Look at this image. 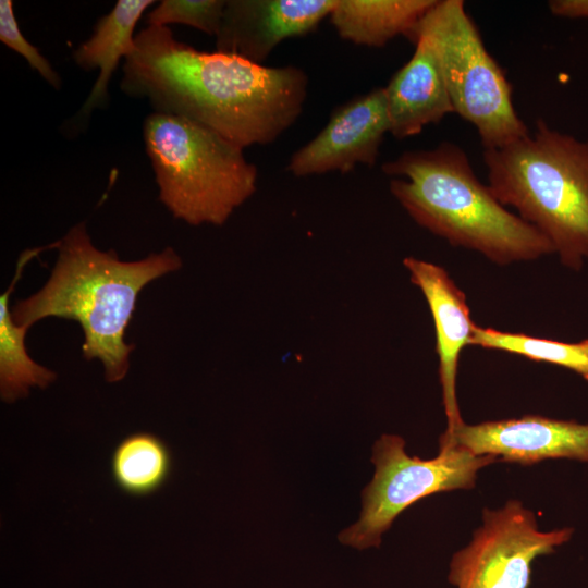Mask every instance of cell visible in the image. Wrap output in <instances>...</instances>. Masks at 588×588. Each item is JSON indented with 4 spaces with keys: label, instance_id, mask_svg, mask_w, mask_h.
<instances>
[{
    "label": "cell",
    "instance_id": "52a82bcc",
    "mask_svg": "<svg viewBox=\"0 0 588 588\" xmlns=\"http://www.w3.org/2000/svg\"><path fill=\"white\" fill-rule=\"evenodd\" d=\"M498 461L456 445L422 460L407 454L402 437L384 433L372 446L375 474L362 492L359 518L339 540L358 550L378 548L405 509L433 493L474 488L478 473Z\"/></svg>",
    "mask_w": 588,
    "mask_h": 588
},
{
    "label": "cell",
    "instance_id": "5bb4252c",
    "mask_svg": "<svg viewBox=\"0 0 588 588\" xmlns=\"http://www.w3.org/2000/svg\"><path fill=\"white\" fill-rule=\"evenodd\" d=\"M155 3L151 0H119L113 9L101 16L91 36L73 52V60L83 70H99L98 77L76 114L82 121L97 108L108 105V86L120 60L135 49L134 29L144 12Z\"/></svg>",
    "mask_w": 588,
    "mask_h": 588
},
{
    "label": "cell",
    "instance_id": "3957f363",
    "mask_svg": "<svg viewBox=\"0 0 588 588\" xmlns=\"http://www.w3.org/2000/svg\"><path fill=\"white\" fill-rule=\"evenodd\" d=\"M390 192L409 217L451 245L479 253L499 266L553 254L550 242L509 211L476 176L466 152L442 142L408 150L382 164Z\"/></svg>",
    "mask_w": 588,
    "mask_h": 588
},
{
    "label": "cell",
    "instance_id": "9a60e30c",
    "mask_svg": "<svg viewBox=\"0 0 588 588\" xmlns=\"http://www.w3.org/2000/svg\"><path fill=\"white\" fill-rule=\"evenodd\" d=\"M437 0H338L330 21L338 35L355 45L384 47L406 36Z\"/></svg>",
    "mask_w": 588,
    "mask_h": 588
},
{
    "label": "cell",
    "instance_id": "44dd1931",
    "mask_svg": "<svg viewBox=\"0 0 588 588\" xmlns=\"http://www.w3.org/2000/svg\"><path fill=\"white\" fill-rule=\"evenodd\" d=\"M548 7L552 14L567 19H588V0H552Z\"/></svg>",
    "mask_w": 588,
    "mask_h": 588
},
{
    "label": "cell",
    "instance_id": "30bf717a",
    "mask_svg": "<svg viewBox=\"0 0 588 588\" xmlns=\"http://www.w3.org/2000/svg\"><path fill=\"white\" fill-rule=\"evenodd\" d=\"M440 448L461 446L476 455L530 465L549 458L588 463V424L540 415L464 422Z\"/></svg>",
    "mask_w": 588,
    "mask_h": 588
},
{
    "label": "cell",
    "instance_id": "ba28073f",
    "mask_svg": "<svg viewBox=\"0 0 588 588\" xmlns=\"http://www.w3.org/2000/svg\"><path fill=\"white\" fill-rule=\"evenodd\" d=\"M573 534L571 527L541 530L534 512L517 500L485 509L470 542L451 559L449 581L455 588H528L534 560Z\"/></svg>",
    "mask_w": 588,
    "mask_h": 588
},
{
    "label": "cell",
    "instance_id": "e0dca14e",
    "mask_svg": "<svg viewBox=\"0 0 588 588\" xmlns=\"http://www.w3.org/2000/svg\"><path fill=\"white\" fill-rule=\"evenodd\" d=\"M173 469V455L167 442L148 431L125 436L114 446L110 473L114 485L131 497H148L159 491Z\"/></svg>",
    "mask_w": 588,
    "mask_h": 588
},
{
    "label": "cell",
    "instance_id": "ac0fdd59",
    "mask_svg": "<svg viewBox=\"0 0 588 588\" xmlns=\"http://www.w3.org/2000/svg\"><path fill=\"white\" fill-rule=\"evenodd\" d=\"M470 345L555 365L577 373L588 382V339L563 342L475 324Z\"/></svg>",
    "mask_w": 588,
    "mask_h": 588
},
{
    "label": "cell",
    "instance_id": "8992f818",
    "mask_svg": "<svg viewBox=\"0 0 588 588\" xmlns=\"http://www.w3.org/2000/svg\"><path fill=\"white\" fill-rule=\"evenodd\" d=\"M426 40L442 72L454 112L471 123L485 149L529 134L515 111L512 85L465 10L462 0H437L407 33Z\"/></svg>",
    "mask_w": 588,
    "mask_h": 588
},
{
    "label": "cell",
    "instance_id": "4fadbf2b",
    "mask_svg": "<svg viewBox=\"0 0 588 588\" xmlns=\"http://www.w3.org/2000/svg\"><path fill=\"white\" fill-rule=\"evenodd\" d=\"M412 58L384 87L390 134L402 139L454 112L437 58L424 39H417Z\"/></svg>",
    "mask_w": 588,
    "mask_h": 588
},
{
    "label": "cell",
    "instance_id": "8fae6325",
    "mask_svg": "<svg viewBox=\"0 0 588 588\" xmlns=\"http://www.w3.org/2000/svg\"><path fill=\"white\" fill-rule=\"evenodd\" d=\"M338 0H226L216 51L261 64L283 40L305 36Z\"/></svg>",
    "mask_w": 588,
    "mask_h": 588
},
{
    "label": "cell",
    "instance_id": "9c48e42d",
    "mask_svg": "<svg viewBox=\"0 0 588 588\" xmlns=\"http://www.w3.org/2000/svg\"><path fill=\"white\" fill-rule=\"evenodd\" d=\"M390 122L384 87L336 108L326 126L292 154L286 170L303 177L328 172L347 173L357 164L372 167Z\"/></svg>",
    "mask_w": 588,
    "mask_h": 588
},
{
    "label": "cell",
    "instance_id": "5b68a950",
    "mask_svg": "<svg viewBox=\"0 0 588 588\" xmlns=\"http://www.w3.org/2000/svg\"><path fill=\"white\" fill-rule=\"evenodd\" d=\"M159 198L192 225H222L257 188L243 148L188 119L152 112L143 125Z\"/></svg>",
    "mask_w": 588,
    "mask_h": 588
},
{
    "label": "cell",
    "instance_id": "ffe728a7",
    "mask_svg": "<svg viewBox=\"0 0 588 588\" xmlns=\"http://www.w3.org/2000/svg\"><path fill=\"white\" fill-rule=\"evenodd\" d=\"M0 41L21 54L29 66L53 88L61 87L60 75L53 70L51 63L22 34L11 0L0 1Z\"/></svg>",
    "mask_w": 588,
    "mask_h": 588
},
{
    "label": "cell",
    "instance_id": "7c38bea8",
    "mask_svg": "<svg viewBox=\"0 0 588 588\" xmlns=\"http://www.w3.org/2000/svg\"><path fill=\"white\" fill-rule=\"evenodd\" d=\"M403 266L411 282L422 293L432 316L446 416V429L440 440H448L464 424L456 397V375L462 351L470 345L475 323L465 293L443 267L415 257H405Z\"/></svg>",
    "mask_w": 588,
    "mask_h": 588
},
{
    "label": "cell",
    "instance_id": "7a4b0ae2",
    "mask_svg": "<svg viewBox=\"0 0 588 588\" xmlns=\"http://www.w3.org/2000/svg\"><path fill=\"white\" fill-rule=\"evenodd\" d=\"M58 259L46 284L11 310L23 328L47 317L75 320L84 332L85 359H99L110 383L123 380L135 348L124 341L139 292L151 281L181 268L171 247L136 261H122L113 249L96 248L79 222L57 242Z\"/></svg>",
    "mask_w": 588,
    "mask_h": 588
},
{
    "label": "cell",
    "instance_id": "d6986e66",
    "mask_svg": "<svg viewBox=\"0 0 588 588\" xmlns=\"http://www.w3.org/2000/svg\"><path fill=\"white\" fill-rule=\"evenodd\" d=\"M226 0H162L146 16L148 26L184 24L217 36Z\"/></svg>",
    "mask_w": 588,
    "mask_h": 588
},
{
    "label": "cell",
    "instance_id": "2e32d148",
    "mask_svg": "<svg viewBox=\"0 0 588 588\" xmlns=\"http://www.w3.org/2000/svg\"><path fill=\"white\" fill-rule=\"evenodd\" d=\"M45 248L27 249L21 255L15 275L0 297V396L7 403L26 397L33 387L46 389L57 378L56 372L37 364L27 354L25 335L28 329L13 321L9 308L10 295L24 267Z\"/></svg>",
    "mask_w": 588,
    "mask_h": 588
},
{
    "label": "cell",
    "instance_id": "277c9868",
    "mask_svg": "<svg viewBox=\"0 0 588 588\" xmlns=\"http://www.w3.org/2000/svg\"><path fill=\"white\" fill-rule=\"evenodd\" d=\"M488 186L503 206L537 229L566 269L588 261V142L551 128L485 149Z\"/></svg>",
    "mask_w": 588,
    "mask_h": 588
},
{
    "label": "cell",
    "instance_id": "6da1fadb",
    "mask_svg": "<svg viewBox=\"0 0 588 588\" xmlns=\"http://www.w3.org/2000/svg\"><path fill=\"white\" fill-rule=\"evenodd\" d=\"M121 89L155 112L194 121L240 146L268 145L303 112L308 76L295 65L266 66L235 54L203 52L168 26L135 35Z\"/></svg>",
    "mask_w": 588,
    "mask_h": 588
}]
</instances>
